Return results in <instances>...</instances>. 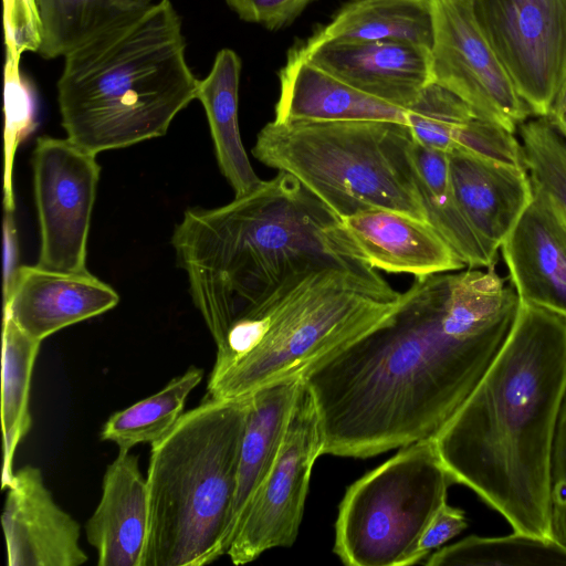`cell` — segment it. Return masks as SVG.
Instances as JSON below:
<instances>
[{
	"instance_id": "obj_14",
	"label": "cell",
	"mask_w": 566,
	"mask_h": 566,
	"mask_svg": "<svg viewBox=\"0 0 566 566\" xmlns=\"http://www.w3.org/2000/svg\"><path fill=\"white\" fill-rule=\"evenodd\" d=\"M1 516L9 566H78L87 555L78 544L80 524L54 501L41 471L14 472Z\"/></svg>"
},
{
	"instance_id": "obj_22",
	"label": "cell",
	"mask_w": 566,
	"mask_h": 566,
	"mask_svg": "<svg viewBox=\"0 0 566 566\" xmlns=\"http://www.w3.org/2000/svg\"><path fill=\"white\" fill-rule=\"evenodd\" d=\"M302 377L268 385L250 396L241 444L229 547L258 489L280 452Z\"/></svg>"
},
{
	"instance_id": "obj_8",
	"label": "cell",
	"mask_w": 566,
	"mask_h": 566,
	"mask_svg": "<svg viewBox=\"0 0 566 566\" xmlns=\"http://www.w3.org/2000/svg\"><path fill=\"white\" fill-rule=\"evenodd\" d=\"M454 483L434 439L399 448L347 488L338 506L334 553L350 566L418 564L422 533Z\"/></svg>"
},
{
	"instance_id": "obj_30",
	"label": "cell",
	"mask_w": 566,
	"mask_h": 566,
	"mask_svg": "<svg viewBox=\"0 0 566 566\" xmlns=\"http://www.w3.org/2000/svg\"><path fill=\"white\" fill-rule=\"evenodd\" d=\"M518 130L532 184L552 198L566 219V138L546 116L528 118Z\"/></svg>"
},
{
	"instance_id": "obj_5",
	"label": "cell",
	"mask_w": 566,
	"mask_h": 566,
	"mask_svg": "<svg viewBox=\"0 0 566 566\" xmlns=\"http://www.w3.org/2000/svg\"><path fill=\"white\" fill-rule=\"evenodd\" d=\"M403 292L360 260L286 276L241 314L217 345L207 396L235 400L304 374L387 322Z\"/></svg>"
},
{
	"instance_id": "obj_33",
	"label": "cell",
	"mask_w": 566,
	"mask_h": 566,
	"mask_svg": "<svg viewBox=\"0 0 566 566\" xmlns=\"http://www.w3.org/2000/svg\"><path fill=\"white\" fill-rule=\"evenodd\" d=\"M243 21L276 31L292 24L316 0H224Z\"/></svg>"
},
{
	"instance_id": "obj_19",
	"label": "cell",
	"mask_w": 566,
	"mask_h": 566,
	"mask_svg": "<svg viewBox=\"0 0 566 566\" xmlns=\"http://www.w3.org/2000/svg\"><path fill=\"white\" fill-rule=\"evenodd\" d=\"M274 120H384L407 125L406 109L370 96L310 61L295 45L280 71Z\"/></svg>"
},
{
	"instance_id": "obj_25",
	"label": "cell",
	"mask_w": 566,
	"mask_h": 566,
	"mask_svg": "<svg viewBox=\"0 0 566 566\" xmlns=\"http://www.w3.org/2000/svg\"><path fill=\"white\" fill-rule=\"evenodd\" d=\"M432 31L430 0H348L307 41L392 40L431 48Z\"/></svg>"
},
{
	"instance_id": "obj_37",
	"label": "cell",
	"mask_w": 566,
	"mask_h": 566,
	"mask_svg": "<svg viewBox=\"0 0 566 566\" xmlns=\"http://www.w3.org/2000/svg\"><path fill=\"white\" fill-rule=\"evenodd\" d=\"M546 117L566 138V81L556 93Z\"/></svg>"
},
{
	"instance_id": "obj_2",
	"label": "cell",
	"mask_w": 566,
	"mask_h": 566,
	"mask_svg": "<svg viewBox=\"0 0 566 566\" xmlns=\"http://www.w3.org/2000/svg\"><path fill=\"white\" fill-rule=\"evenodd\" d=\"M566 398V316L520 301L506 340L436 436L457 483L513 531L554 537L552 458Z\"/></svg>"
},
{
	"instance_id": "obj_20",
	"label": "cell",
	"mask_w": 566,
	"mask_h": 566,
	"mask_svg": "<svg viewBox=\"0 0 566 566\" xmlns=\"http://www.w3.org/2000/svg\"><path fill=\"white\" fill-rule=\"evenodd\" d=\"M406 117L412 139L424 147L447 154L468 151L526 168L514 133L480 116L433 82L406 108Z\"/></svg>"
},
{
	"instance_id": "obj_24",
	"label": "cell",
	"mask_w": 566,
	"mask_h": 566,
	"mask_svg": "<svg viewBox=\"0 0 566 566\" xmlns=\"http://www.w3.org/2000/svg\"><path fill=\"white\" fill-rule=\"evenodd\" d=\"M411 160L428 223L450 244L467 268L495 266L493 258L458 202L449 171V154L415 140Z\"/></svg>"
},
{
	"instance_id": "obj_35",
	"label": "cell",
	"mask_w": 566,
	"mask_h": 566,
	"mask_svg": "<svg viewBox=\"0 0 566 566\" xmlns=\"http://www.w3.org/2000/svg\"><path fill=\"white\" fill-rule=\"evenodd\" d=\"M468 526L465 514L447 502L436 512L420 538L417 557L418 563L427 558L444 543L459 535Z\"/></svg>"
},
{
	"instance_id": "obj_26",
	"label": "cell",
	"mask_w": 566,
	"mask_h": 566,
	"mask_svg": "<svg viewBox=\"0 0 566 566\" xmlns=\"http://www.w3.org/2000/svg\"><path fill=\"white\" fill-rule=\"evenodd\" d=\"M40 345V340L23 332L11 317L3 315L1 378L2 489H6L13 478L12 465L15 450L32 426L29 410L30 387Z\"/></svg>"
},
{
	"instance_id": "obj_18",
	"label": "cell",
	"mask_w": 566,
	"mask_h": 566,
	"mask_svg": "<svg viewBox=\"0 0 566 566\" xmlns=\"http://www.w3.org/2000/svg\"><path fill=\"white\" fill-rule=\"evenodd\" d=\"M458 202L488 252H497L533 197L527 169L468 151L449 154Z\"/></svg>"
},
{
	"instance_id": "obj_15",
	"label": "cell",
	"mask_w": 566,
	"mask_h": 566,
	"mask_svg": "<svg viewBox=\"0 0 566 566\" xmlns=\"http://www.w3.org/2000/svg\"><path fill=\"white\" fill-rule=\"evenodd\" d=\"M520 301L566 316V219L542 189L501 245Z\"/></svg>"
},
{
	"instance_id": "obj_1",
	"label": "cell",
	"mask_w": 566,
	"mask_h": 566,
	"mask_svg": "<svg viewBox=\"0 0 566 566\" xmlns=\"http://www.w3.org/2000/svg\"><path fill=\"white\" fill-rule=\"evenodd\" d=\"M518 304L495 266L415 277L387 322L302 377L323 453L364 459L434 439L496 357Z\"/></svg>"
},
{
	"instance_id": "obj_16",
	"label": "cell",
	"mask_w": 566,
	"mask_h": 566,
	"mask_svg": "<svg viewBox=\"0 0 566 566\" xmlns=\"http://www.w3.org/2000/svg\"><path fill=\"white\" fill-rule=\"evenodd\" d=\"M355 256L373 269L415 277L463 270L465 264L426 221L385 208L339 218Z\"/></svg>"
},
{
	"instance_id": "obj_3",
	"label": "cell",
	"mask_w": 566,
	"mask_h": 566,
	"mask_svg": "<svg viewBox=\"0 0 566 566\" xmlns=\"http://www.w3.org/2000/svg\"><path fill=\"white\" fill-rule=\"evenodd\" d=\"M171 243L216 345L295 271L358 260L339 218L282 171L224 206L187 209Z\"/></svg>"
},
{
	"instance_id": "obj_6",
	"label": "cell",
	"mask_w": 566,
	"mask_h": 566,
	"mask_svg": "<svg viewBox=\"0 0 566 566\" xmlns=\"http://www.w3.org/2000/svg\"><path fill=\"white\" fill-rule=\"evenodd\" d=\"M249 403L206 397L151 444L142 566H203L227 555Z\"/></svg>"
},
{
	"instance_id": "obj_28",
	"label": "cell",
	"mask_w": 566,
	"mask_h": 566,
	"mask_svg": "<svg viewBox=\"0 0 566 566\" xmlns=\"http://www.w3.org/2000/svg\"><path fill=\"white\" fill-rule=\"evenodd\" d=\"M428 566H566V543L513 531L497 537L468 536L431 553Z\"/></svg>"
},
{
	"instance_id": "obj_31",
	"label": "cell",
	"mask_w": 566,
	"mask_h": 566,
	"mask_svg": "<svg viewBox=\"0 0 566 566\" xmlns=\"http://www.w3.org/2000/svg\"><path fill=\"white\" fill-rule=\"evenodd\" d=\"M19 60L6 56L4 109H6V184L4 209L13 211L11 187L13 155L19 142L34 127V102L28 83L22 78Z\"/></svg>"
},
{
	"instance_id": "obj_29",
	"label": "cell",
	"mask_w": 566,
	"mask_h": 566,
	"mask_svg": "<svg viewBox=\"0 0 566 566\" xmlns=\"http://www.w3.org/2000/svg\"><path fill=\"white\" fill-rule=\"evenodd\" d=\"M42 43L39 54L46 60L64 56L75 45L122 12L120 0H35Z\"/></svg>"
},
{
	"instance_id": "obj_27",
	"label": "cell",
	"mask_w": 566,
	"mask_h": 566,
	"mask_svg": "<svg viewBox=\"0 0 566 566\" xmlns=\"http://www.w3.org/2000/svg\"><path fill=\"white\" fill-rule=\"evenodd\" d=\"M203 370L191 366L158 392L113 413L104 423L101 439L129 451L140 443L161 439L184 413L190 392L201 382Z\"/></svg>"
},
{
	"instance_id": "obj_7",
	"label": "cell",
	"mask_w": 566,
	"mask_h": 566,
	"mask_svg": "<svg viewBox=\"0 0 566 566\" xmlns=\"http://www.w3.org/2000/svg\"><path fill=\"white\" fill-rule=\"evenodd\" d=\"M406 124L384 120L269 122L252 155L294 177L335 216L385 208L427 221Z\"/></svg>"
},
{
	"instance_id": "obj_12",
	"label": "cell",
	"mask_w": 566,
	"mask_h": 566,
	"mask_svg": "<svg viewBox=\"0 0 566 566\" xmlns=\"http://www.w3.org/2000/svg\"><path fill=\"white\" fill-rule=\"evenodd\" d=\"M32 167L41 239L36 265L87 272V238L101 174L96 155L69 138L40 136Z\"/></svg>"
},
{
	"instance_id": "obj_21",
	"label": "cell",
	"mask_w": 566,
	"mask_h": 566,
	"mask_svg": "<svg viewBox=\"0 0 566 566\" xmlns=\"http://www.w3.org/2000/svg\"><path fill=\"white\" fill-rule=\"evenodd\" d=\"M148 518L147 482L138 458L118 451L105 471L99 503L85 525L98 566H142Z\"/></svg>"
},
{
	"instance_id": "obj_23",
	"label": "cell",
	"mask_w": 566,
	"mask_h": 566,
	"mask_svg": "<svg viewBox=\"0 0 566 566\" xmlns=\"http://www.w3.org/2000/svg\"><path fill=\"white\" fill-rule=\"evenodd\" d=\"M241 59L231 49H221L208 75L199 81L197 99L202 104L217 161L234 197L255 189L263 180L255 174L239 129V84Z\"/></svg>"
},
{
	"instance_id": "obj_11",
	"label": "cell",
	"mask_w": 566,
	"mask_h": 566,
	"mask_svg": "<svg viewBox=\"0 0 566 566\" xmlns=\"http://www.w3.org/2000/svg\"><path fill=\"white\" fill-rule=\"evenodd\" d=\"M431 82L511 133L534 116L482 32L471 0H430Z\"/></svg>"
},
{
	"instance_id": "obj_17",
	"label": "cell",
	"mask_w": 566,
	"mask_h": 566,
	"mask_svg": "<svg viewBox=\"0 0 566 566\" xmlns=\"http://www.w3.org/2000/svg\"><path fill=\"white\" fill-rule=\"evenodd\" d=\"M118 301L117 292L90 271L70 273L21 265L3 298V315L42 342L62 328L112 310Z\"/></svg>"
},
{
	"instance_id": "obj_9",
	"label": "cell",
	"mask_w": 566,
	"mask_h": 566,
	"mask_svg": "<svg viewBox=\"0 0 566 566\" xmlns=\"http://www.w3.org/2000/svg\"><path fill=\"white\" fill-rule=\"evenodd\" d=\"M321 421L303 378L277 458L253 496L227 555L235 565L294 544L312 470L324 454Z\"/></svg>"
},
{
	"instance_id": "obj_10",
	"label": "cell",
	"mask_w": 566,
	"mask_h": 566,
	"mask_svg": "<svg viewBox=\"0 0 566 566\" xmlns=\"http://www.w3.org/2000/svg\"><path fill=\"white\" fill-rule=\"evenodd\" d=\"M475 19L534 116L566 81V0H471Z\"/></svg>"
},
{
	"instance_id": "obj_36",
	"label": "cell",
	"mask_w": 566,
	"mask_h": 566,
	"mask_svg": "<svg viewBox=\"0 0 566 566\" xmlns=\"http://www.w3.org/2000/svg\"><path fill=\"white\" fill-rule=\"evenodd\" d=\"M18 239L12 211L3 217V298L8 296L18 271Z\"/></svg>"
},
{
	"instance_id": "obj_38",
	"label": "cell",
	"mask_w": 566,
	"mask_h": 566,
	"mask_svg": "<svg viewBox=\"0 0 566 566\" xmlns=\"http://www.w3.org/2000/svg\"><path fill=\"white\" fill-rule=\"evenodd\" d=\"M126 9L142 8L153 2V0H120Z\"/></svg>"
},
{
	"instance_id": "obj_4",
	"label": "cell",
	"mask_w": 566,
	"mask_h": 566,
	"mask_svg": "<svg viewBox=\"0 0 566 566\" xmlns=\"http://www.w3.org/2000/svg\"><path fill=\"white\" fill-rule=\"evenodd\" d=\"M170 0L129 9L70 50L57 81L66 138L95 155L164 136L197 99Z\"/></svg>"
},
{
	"instance_id": "obj_13",
	"label": "cell",
	"mask_w": 566,
	"mask_h": 566,
	"mask_svg": "<svg viewBox=\"0 0 566 566\" xmlns=\"http://www.w3.org/2000/svg\"><path fill=\"white\" fill-rule=\"evenodd\" d=\"M296 45L310 61L347 84L403 109L431 82V51L424 45L392 40H306Z\"/></svg>"
},
{
	"instance_id": "obj_32",
	"label": "cell",
	"mask_w": 566,
	"mask_h": 566,
	"mask_svg": "<svg viewBox=\"0 0 566 566\" xmlns=\"http://www.w3.org/2000/svg\"><path fill=\"white\" fill-rule=\"evenodd\" d=\"M6 56L19 60L24 52H39L41 21L35 0H3Z\"/></svg>"
},
{
	"instance_id": "obj_34",
	"label": "cell",
	"mask_w": 566,
	"mask_h": 566,
	"mask_svg": "<svg viewBox=\"0 0 566 566\" xmlns=\"http://www.w3.org/2000/svg\"><path fill=\"white\" fill-rule=\"evenodd\" d=\"M552 525L554 537L566 543V398L559 413L553 448Z\"/></svg>"
}]
</instances>
